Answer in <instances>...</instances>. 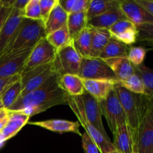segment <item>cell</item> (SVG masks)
<instances>
[{"instance_id":"18","label":"cell","mask_w":153,"mask_h":153,"mask_svg":"<svg viewBox=\"0 0 153 153\" xmlns=\"http://www.w3.org/2000/svg\"><path fill=\"white\" fill-rule=\"evenodd\" d=\"M28 123L40 126L49 131H54V132H73L80 136L82 135L79 130V127L81 125L79 121L73 122V121L65 120H48L37 121V122L28 121Z\"/></svg>"},{"instance_id":"36","label":"cell","mask_w":153,"mask_h":153,"mask_svg":"<svg viewBox=\"0 0 153 153\" xmlns=\"http://www.w3.org/2000/svg\"><path fill=\"white\" fill-rule=\"evenodd\" d=\"M58 2V0H39L40 14H41L42 20L43 21V22H45Z\"/></svg>"},{"instance_id":"43","label":"cell","mask_w":153,"mask_h":153,"mask_svg":"<svg viewBox=\"0 0 153 153\" xmlns=\"http://www.w3.org/2000/svg\"><path fill=\"white\" fill-rule=\"evenodd\" d=\"M7 120H8V115L5 117L2 118V119L0 120V131L2 130V128H4V126H5V124L7 123Z\"/></svg>"},{"instance_id":"5","label":"cell","mask_w":153,"mask_h":153,"mask_svg":"<svg viewBox=\"0 0 153 153\" xmlns=\"http://www.w3.org/2000/svg\"><path fill=\"white\" fill-rule=\"evenodd\" d=\"M114 89L125 113L127 123L136 131L138 126L143 94L130 92L117 83L115 85Z\"/></svg>"},{"instance_id":"39","label":"cell","mask_w":153,"mask_h":153,"mask_svg":"<svg viewBox=\"0 0 153 153\" xmlns=\"http://www.w3.org/2000/svg\"><path fill=\"white\" fill-rule=\"evenodd\" d=\"M89 3L90 0H74V3H73L70 13L86 12L88 8Z\"/></svg>"},{"instance_id":"21","label":"cell","mask_w":153,"mask_h":153,"mask_svg":"<svg viewBox=\"0 0 153 153\" xmlns=\"http://www.w3.org/2000/svg\"><path fill=\"white\" fill-rule=\"evenodd\" d=\"M58 84L61 89L70 97H80L86 92L82 79L78 75L67 74L58 76Z\"/></svg>"},{"instance_id":"27","label":"cell","mask_w":153,"mask_h":153,"mask_svg":"<svg viewBox=\"0 0 153 153\" xmlns=\"http://www.w3.org/2000/svg\"><path fill=\"white\" fill-rule=\"evenodd\" d=\"M128 49L129 48L128 46L111 37L99 56V58L105 61L110 58L127 57Z\"/></svg>"},{"instance_id":"22","label":"cell","mask_w":153,"mask_h":153,"mask_svg":"<svg viewBox=\"0 0 153 153\" xmlns=\"http://www.w3.org/2000/svg\"><path fill=\"white\" fill-rule=\"evenodd\" d=\"M114 73L117 81H123L134 75V68L127 57L110 58L105 60Z\"/></svg>"},{"instance_id":"30","label":"cell","mask_w":153,"mask_h":153,"mask_svg":"<svg viewBox=\"0 0 153 153\" xmlns=\"http://www.w3.org/2000/svg\"><path fill=\"white\" fill-rule=\"evenodd\" d=\"M46 39L56 50L64 47L72 42L67 25L47 34Z\"/></svg>"},{"instance_id":"6","label":"cell","mask_w":153,"mask_h":153,"mask_svg":"<svg viewBox=\"0 0 153 153\" xmlns=\"http://www.w3.org/2000/svg\"><path fill=\"white\" fill-rule=\"evenodd\" d=\"M82 58L71 42L57 50L52 62L54 71L59 77L67 74L79 76Z\"/></svg>"},{"instance_id":"2","label":"cell","mask_w":153,"mask_h":153,"mask_svg":"<svg viewBox=\"0 0 153 153\" xmlns=\"http://www.w3.org/2000/svg\"><path fill=\"white\" fill-rule=\"evenodd\" d=\"M46 36L45 25L43 20L23 18L14 41L1 58L11 54L32 49L34 46L41 39L46 37Z\"/></svg>"},{"instance_id":"41","label":"cell","mask_w":153,"mask_h":153,"mask_svg":"<svg viewBox=\"0 0 153 153\" xmlns=\"http://www.w3.org/2000/svg\"><path fill=\"white\" fill-rule=\"evenodd\" d=\"M137 4L146 9L151 15L153 16V0H135Z\"/></svg>"},{"instance_id":"32","label":"cell","mask_w":153,"mask_h":153,"mask_svg":"<svg viewBox=\"0 0 153 153\" xmlns=\"http://www.w3.org/2000/svg\"><path fill=\"white\" fill-rule=\"evenodd\" d=\"M117 83L123 88L137 94H145L144 85L140 78L134 73L130 77L127 78L123 81H117Z\"/></svg>"},{"instance_id":"35","label":"cell","mask_w":153,"mask_h":153,"mask_svg":"<svg viewBox=\"0 0 153 153\" xmlns=\"http://www.w3.org/2000/svg\"><path fill=\"white\" fill-rule=\"evenodd\" d=\"M137 42L143 43L153 42V24H143L137 25Z\"/></svg>"},{"instance_id":"26","label":"cell","mask_w":153,"mask_h":153,"mask_svg":"<svg viewBox=\"0 0 153 153\" xmlns=\"http://www.w3.org/2000/svg\"><path fill=\"white\" fill-rule=\"evenodd\" d=\"M120 6V0H90L86 11L88 21Z\"/></svg>"},{"instance_id":"34","label":"cell","mask_w":153,"mask_h":153,"mask_svg":"<svg viewBox=\"0 0 153 153\" xmlns=\"http://www.w3.org/2000/svg\"><path fill=\"white\" fill-rule=\"evenodd\" d=\"M146 49L141 46H132L128 49L127 58L133 66H139L143 64V60L146 57Z\"/></svg>"},{"instance_id":"15","label":"cell","mask_w":153,"mask_h":153,"mask_svg":"<svg viewBox=\"0 0 153 153\" xmlns=\"http://www.w3.org/2000/svg\"><path fill=\"white\" fill-rule=\"evenodd\" d=\"M31 49L0 58V79L20 74Z\"/></svg>"},{"instance_id":"45","label":"cell","mask_w":153,"mask_h":153,"mask_svg":"<svg viewBox=\"0 0 153 153\" xmlns=\"http://www.w3.org/2000/svg\"><path fill=\"white\" fill-rule=\"evenodd\" d=\"M145 44L148 45V46H149L150 47H152V49H153V42H152V43H145Z\"/></svg>"},{"instance_id":"33","label":"cell","mask_w":153,"mask_h":153,"mask_svg":"<svg viewBox=\"0 0 153 153\" xmlns=\"http://www.w3.org/2000/svg\"><path fill=\"white\" fill-rule=\"evenodd\" d=\"M24 18L34 20H42L39 0H28L25 8L22 10Z\"/></svg>"},{"instance_id":"40","label":"cell","mask_w":153,"mask_h":153,"mask_svg":"<svg viewBox=\"0 0 153 153\" xmlns=\"http://www.w3.org/2000/svg\"><path fill=\"white\" fill-rule=\"evenodd\" d=\"M12 8L4 6L0 3V31L11 13Z\"/></svg>"},{"instance_id":"9","label":"cell","mask_w":153,"mask_h":153,"mask_svg":"<svg viewBox=\"0 0 153 153\" xmlns=\"http://www.w3.org/2000/svg\"><path fill=\"white\" fill-rule=\"evenodd\" d=\"M55 74L56 73L54 71L52 62L21 73V97L40 88Z\"/></svg>"},{"instance_id":"4","label":"cell","mask_w":153,"mask_h":153,"mask_svg":"<svg viewBox=\"0 0 153 153\" xmlns=\"http://www.w3.org/2000/svg\"><path fill=\"white\" fill-rule=\"evenodd\" d=\"M66 100H67V105L70 106L71 110L75 114L76 117L79 120L80 125L82 126V127L85 129V132L95 142L100 152L108 153L115 150L113 143L111 141L110 139L106 138L88 120L84 111L81 96L73 97L66 94Z\"/></svg>"},{"instance_id":"10","label":"cell","mask_w":153,"mask_h":153,"mask_svg":"<svg viewBox=\"0 0 153 153\" xmlns=\"http://www.w3.org/2000/svg\"><path fill=\"white\" fill-rule=\"evenodd\" d=\"M56 52V49L47 41L46 37L41 39L30 52L20 74L53 62Z\"/></svg>"},{"instance_id":"31","label":"cell","mask_w":153,"mask_h":153,"mask_svg":"<svg viewBox=\"0 0 153 153\" xmlns=\"http://www.w3.org/2000/svg\"><path fill=\"white\" fill-rule=\"evenodd\" d=\"M134 73L137 74L143 82L144 85L146 96H151L153 94V70L146 67L143 64L139 66H134Z\"/></svg>"},{"instance_id":"3","label":"cell","mask_w":153,"mask_h":153,"mask_svg":"<svg viewBox=\"0 0 153 153\" xmlns=\"http://www.w3.org/2000/svg\"><path fill=\"white\" fill-rule=\"evenodd\" d=\"M136 144L137 153H153V94L143 97Z\"/></svg>"},{"instance_id":"47","label":"cell","mask_w":153,"mask_h":153,"mask_svg":"<svg viewBox=\"0 0 153 153\" xmlns=\"http://www.w3.org/2000/svg\"><path fill=\"white\" fill-rule=\"evenodd\" d=\"M3 108H3L2 104H1V100H0V109H3Z\"/></svg>"},{"instance_id":"46","label":"cell","mask_w":153,"mask_h":153,"mask_svg":"<svg viewBox=\"0 0 153 153\" xmlns=\"http://www.w3.org/2000/svg\"><path fill=\"white\" fill-rule=\"evenodd\" d=\"M108 153H120V152H118V151H117V150H114V151H111V152H110Z\"/></svg>"},{"instance_id":"48","label":"cell","mask_w":153,"mask_h":153,"mask_svg":"<svg viewBox=\"0 0 153 153\" xmlns=\"http://www.w3.org/2000/svg\"><path fill=\"white\" fill-rule=\"evenodd\" d=\"M1 109H0V111H1Z\"/></svg>"},{"instance_id":"24","label":"cell","mask_w":153,"mask_h":153,"mask_svg":"<svg viewBox=\"0 0 153 153\" xmlns=\"http://www.w3.org/2000/svg\"><path fill=\"white\" fill-rule=\"evenodd\" d=\"M67 16L68 13L60 6L58 2L44 22L46 35L66 26Z\"/></svg>"},{"instance_id":"16","label":"cell","mask_w":153,"mask_h":153,"mask_svg":"<svg viewBox=\"0 0 153 153\" xmlns=\"http://www.w3.org/2000/svg\"><path fill=\"white\" fill-rule=\"evenodd\" d=\"M111 35L115 40L130 46L137 43V29L134 24L128 19L118 21L108 29Z\"/></svg>"},{"instance_id":"44","label":"cell","mask_w":153,"mask_h":153,"mask_svg":"<svg viewBox=\"0 0 153 153\" xmlns=\"http://www.w3.org/2000/svg\"><path fill=\"white\" fill-rule=\"evenodd\" d=\"M4 142L3 141V140H2V137H1V132H0V146H1V145L3 144V143H4Z\"/></svg>"},{"instance_id":"13","label":"cell","mask_w":153,"mask_h":153,"mask_svg":"<svg viewBox=\"0 0 153 153\" xmlns=\"http://www.w3.org/2000/svg\"><path fill=\"white\" fill-rule=\"evenodd\" d=\"M81 99H82L84 111L88 120L106 138L110 139L102 123V114L100 102L87 92L81 96Z\"/></svg>"},{"instance_id":"38","label":"cell","mask_w":153,"mask_h":153,"mask_svg":"<svg viewBox=\"0 0 153 153\" xmlns=\"http://www.w3.org/2000/svg\"><path fill=\"white\" fill-rule=\"evenodd\" d=\"M19 79H20V74L4 78V79H0V97L10 85H11L12 84L14 83L16 81L19 80Z\"/></svg>"},{"instance_id":"8","label":"cell","mask_w":153,"mask_h":153,"mask_svg":"<svg viewBox=\"0 0 153 153\" xmlns=\"http://www.w3.org/2000/svg\"><path fill=\"white\" fill-rule=\"evenodd\" d=\"M102 114L105 117L112 133L124 123H127L125 113L115 89L112 90L106 99L100 102Z\"/></svg>"},{"instance_id":"23","label":"cell","mask_w":153,"mask_h":153,"mask_svg":"<svg viewBox=\"0 0 153 153\" xmlns=\"http://www.w3.org/2000/svg\"><path fill=\"white\" fill-rule=\"evenodd\" d=\"M91 35V50L90 57L99 58L101 52L111 38L108 30L88 27Z\"/></svg>"},{"instance_id":"25","label":"cell","mask_w":153,"mask_h":153,"mask_svg":"<svg viewBox=\"0 0 153 153\" xmlns=\"http://www.w3.org/2000/svg\"><path fill=\"white\" fill-rule=\"evenodd\" d=\"M67 27L70 38L73 40L85 28L88 27V18H87L86 12L68 14Z\"/></svg>"},{"instance_id":"7","label":"cell","mask_w":153,"mask_h":153,"mask_svg":"<svg viewBox=\"0 0 153 153\" xmlns=\"http://www.w3.org/2000/svg\"><path fill=\"white\" fill-rule=\"evenodd\" d=\"M79 76L82 79L117 82L114 73L107 63L99 58H82Z\"/></svg>"},{"instance_id":"37","label":"cell","mask_w":153,"mask_h":153,"mask_svg":"<svg viewBox=\"0 0 153 153\" xmlns=\"http://www.w3.org/2000/svg\"><path fill=\"white\" fill-rule=\"evenodd\" d=\"M81 137H82V147L85 153H100L97 145L86 132H84Z\"/></svg>"},{"instance_id":"29","label":"cell","mask_w":153,"mask_h":153,"mask_svg":"<svg viewBox=\"0 0 153 153\" xmlns=\"http://www.w3.org/2000/svg\"><path fill=\"white\" fill-rule=\"evenodd\" d=\"M21 94L22 85L19 79L10 85L0 97L3 108L6 110H8L9 108L13 105L15 102L21 97Z\"/></svg>"},{"instance_id":"20","label":"cell","mask_w":153,"mask_h":153,"mask_svg":"<svg viewBox=\"0 0 153 153\" xmlns=\"http://www.w3.org/2000/svg\"><path fill=\"white\" fill-rule=\"evenodd\" d=\"M125 19L126 18L119 6L88 20V26L91 28L108 30L118 21Z\"/></svg>"},{"instance_id":"28","label":"cell","mask_w":153,"mask_h":153,"mask_svg":"<svg viewBox=\"0 0 153 153\" xmlns=\"http://www.w3.org/2000/svg\"><path fill=\"white\" fill-rule=\"evenodd\" d=\"M73 46L82 58H88L91 50V35L88 27L72 40Z\"/></svg>"},{"instance_id":"17","label":"cell","mask_w":153,"mask_h":153,"mask_svg":"<svg viewBox=\"0 0 153 153\" xmlns=\"http://www.w3.org/2000/svg\"><path fill=\"white\" fill-rule=\"evenodd\" d=\"M30 117L22 111H9L7 123L0 132L3 141L14 137L28 123Z\"/></svg>"},{"instance_id":"14","label":"cell","mask_w":153,"mask_h":153,"mask_svg":"<svg viewBox=\"0 0 153 153\" xmlns=\"http://www.w3.org/2000/svg\"><path fill=\"white\" fill-rule=\"evenodd\" d=\"M120 7L126 19L137 26L143 24H153V16L135 0H120Z\"/></svg>"},{"instance_id":"12","label":"cell","mask_w":153,"mask_h":153,"mask_svg":"<svg viewBox=\"0 0 153 153\" xmlns=\"http://www.w3.org/2000/svg\"><path fill=\"white\" fill-rule=\"evenodd\" d=\"M113 145L120 153H137L136 131L128 123L118 127L113 133Z\"/></svg>"},{"instance_id":"1","label":"cell","mask_w":153,"mask_h":153,"mask_svg":"<svg viewBox=\"0 0 153 153\" xmlns=\"http://www.w3.org/2000/svg\"><path fill=\"white\" fill-rule=\"evenodd\" d=\"M67 105L66 93L58 84V76H52L35 91L19 97L9 111H22L31 117L58 105Z\"/></svg>"},{"instance_id":"19","label":"cell","mask_w":153,"mask_h":153,"mask_svg":"<svg viewBox=\"0 0 153 153\" xmlns=\"http://www.w3.org/2000/svg\"><path fill=\"white\" fill-rule=\"evenodd\" d=\"M85 91L97 99L99 102L106 99L111 91L114 89L117 82L111 80L82 79Z\"/></svg>"},{"instance_id":"11","label":"cell","mask_w":153,"mask_h":153,"mask_svg":"<svg viewBox=\"0 0 153 153\" xmlns=\"http://www.w3.org/2000/svg\"><path fill=\"white\" fill-rule=\"evenodd\" d=\"M23 18L22 11L12 8L10 16L0 31V58L14 41Z\"/></svg>"},{"instance_id":"42","label":"cell","mask_w":153,"mask_h":153,"mask_svg":"<svg viewBox=\"0 0 153 153\" xmlns=\"http://www.w3.org/2000/svg\"><path fill=\"white\" fill-rule=\"evenodd\" d=\"M28 0H15L13 4V6H12V8L22 11L23 9L25 8V5L27 4V3H28Z\"/></svg>"}]
</instances>
